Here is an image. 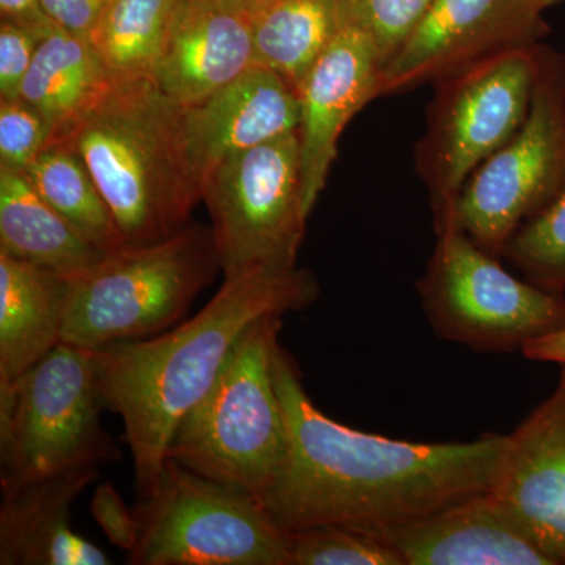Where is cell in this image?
Masks as SVG:
<instances>
[{
	"label": "cell",
	"mask_w": 565,
	"mask_h": 565,
	"mask_svg": "<svg viewBox=\"0 0 565 565\" xmlns=\"http://www.w3.org/2000/svg\"><path fill=\"white\" fill-rule=\"evenodd\" d=\"M106 0H41L44 13L58 29L90 39Z\"/></svg>",
	"instance_id": "31"
},
{
	"label": "cell",
	"mask_w": 565,
	"mask_h": 565,
	"mask_svg": "<svg viewBox=\"0 0 565 565\" xmlns=\"http://www.w3.org/2000/svg\"><path fill=\"white\" fill-rule=\"evenodd\" d=\"M434 225L437 244L416 289L438 337L473 351L511 353L565 329L564 294L509 274L452 214Z\"/></svg>",
	"instance_id": "7"
},
{
	"label": "cell",
	"mask_w": 565,
	"mask_h": 565,
	"mask_svg": "<svg viewBox=\"0 0 565 565\" xmlns=\"http://www.w3.org/2000/svg\"><path fill=\"white\" fill-rule=\"evenodd\" d=\"M111 84L90 41L55 28L41 40L20 98L50 121L55 141L106 95Z\"/></svg>",
	"instance_id": "21"
},
{
	"label": "cell",
	"mask_w": 565,
	"mask_h": 565,
	"mask_svg": "<svg viewBox=\"0 0 565 565\" xmlns=\"http://www.w3.org/2000/svg\"><path fill=\"white\" fill-rule=\"evenodd\" d=\"M384 63L359 29L344 25L299 88L300 172L305 207L313 212L349 121L382 96Z\"/></svg>",
	"instance_id": "13"
},
{
	"label": "cell",
	"mask_w": 565,
	"mask_h": 565,
	"mask_svg": "<svg viewBox=\"0 0 565 565\" xmlns=\"http://www.w3.org/2000/svg\"><path fill=\"white\" fill-rule=\"evenodd\" d=\"M370 533L405 565H556L492 490Z\"/></svg>",
	"instance_id": "15"
},
{
	"label": "cell",
	"mask_w": 565,
	"mask_h": 565,
	"mask_svg": "<svg viewBox=\"0 0 565 565\" xmlns=\"http://www.w3.org/2000/svg\"><path fill=\"white\" fill-rule=\"evenodd\" d=\"M181 121L202 195L204 178L218 163L297 131L299 93L274 71L255 65L202 102L181 107Z\"/></svg>",
	"instance_id": "16"
},
{
	"label": "cell",
	"mask_w": 565,
	"mask_h": 565,
	"mask_svg": "<svg viewBox=\"0 0 565 565\" xmlns=\"http://www.w3.org/2000/svg\"><path fill=\"white\" fill-rule=\"evenodd\" d=\"M273 373L288 448L262 504L282 533L323 525L375 530L490 492L497 484L508 435L415 444L362 433L316 407L296 359L280 341Z\"/></svg>",
	"instance_id": "1"
},
{
	"label": "cell",
	"mask_w": 565,
	"mask_h": 565,
	"mask_svg": "<svg viewBox=\"0 0 565 565\" xmlns=\"http://www.w3.org/2000/svg\"><path fill=\"white\" fill-rule=\"evenodd\" d=\"M54 140L52 126L31 104L0 99V167L24 172Z\"/></svg>",
	"instance_id": "28"
},
{
	"label": "cell",
	"mask_w": 565,
	"mask_h": 565,
	"mask_svg": "<svg viewBox=\"0 0 565 565\" xmlns=\"http://www.w3.org/2000/svg\"><path fill=\"white\" fill-rule=\"evenodd\" d=\"M285 535L289 565H405L399 553L370 531L323 525Z\"/></svg>",
	"instance_id": "26"
},
{
	"label": "cell",
	"mask_w": 565,
	"mask_h": 565,
	"mask_svg": "<svg viewBox=\"0 0 565 565\" xmlns=\"http://www.w3.org/2000/svg\"><path fill=\"white\" fill-rule=\"evenodd\" d=\"M0 252L70 278L107 255L47 203L22 170L0 167Z\"/></svg>",
	"instance_id": "20"
},
{
	"label": "cell",
	"mask_w": 565,
	"mask_h": 565,
	"mask_svg": "<svg viewBox=\"0 0 565 565\" xmlns=\"http://www.w3.org/2000/svg\"><path fill=\"white\" fill-rule=\"evenodd\" d=\"M552 394L508 434L492 493L539 546L565 565V364Z\"/></svg>",
	"instance_id": "14"
},
{
	"label": "cell",
	"mask_w": 565,
	"mask_h": 565,
	"mask_svg": "<svg viewBox=\"0 0 565 565\" xmlns=\"http://www.w3.org/2000/svg\"><path fill=\"white\" fill-rule=\"evenodd\" d=\"M134 514L132 565H289L286 535L256 498L173 459Z\"/></svg>",
	"instance_id": "9"
},
{
	"label": "cell",
	"mask_w": 565,
	"mask_h": 565,
	"mask_svg": "<svg viewBox=\"0 0 565 565\" xmlns=\"http://www.w3.org/2000/svg\"><path fill=\"white\" fill-rule=\"evenodd\" d=\"M215 2L226 3V6L239 7V9L250 10L262 0H215Z\"/></svg>",
	"instance_id": "34"
},
{
	"label": "cell",
	"mask_w": 565,
	"mask_h": 565,
	"mask_svg": "<svg viewBox=\"0 0 565 565\" xmlns=\"http://www.w3.org/2000/svg\"><path fill=\"white\" fill-rule=\"evenodd\" d=\"M255 65L250 10L177 0L152 81L170 102L188 107Z\"/></svg>",
	"instance_id": "17"
},
{
	"label": "cell",
	"mask_w": 565,
	"mask_h": 565,
	"mask_svg": "<svg viewBox=\"0 0 565 565\" xmlns=\"http://www.w3.org/2000/svg\"><path fill=\"white\" fill-rule=\"evenodd\" d=\"M250 14L256 65L297 93L344 28L343 0H262Z\"/></svg>",
	"instance_id": "22"
},
{
	"label": "cell",
	"mask_w": 565,
	"mask_h": 565,
	"mask_svg": "<svg viewBox=\"0 0 565 565\" xmlns=\"http://www.w3.org/2000/svg\"><path fill=\"white\" fill-rule=\"evenodd\" d=\"M522 353L533 362L565 364V329L533 341Z\"/></svg>",
	"instance_id": "33"
},
{
	"label": "cell",
	"mask_w": 565,
	"mask_h": 565,
	"mask_svg": "<svg viewBox=\"0 0 565 565\" xmlns=\"http://www.w3.org/2000/svg\"><path fill=\"white\" fill-rule=\"evenodd\" d=\"M55 141L73 148L90 170L122 247L173 236L202 202L185 150L181 107L152 79L111 84Z\"/></svg>",
	"instance_id": "3"
},
{
	"label": "cell",
	"mask_w": 565,
	"mask_h": 565,
	"mask_svg": "<svg viewBox=\"0 0 565 565\" xmlns=\"http://www.w3.org/2000/svg\"><path fill=\"white\" fill-rule=\"evenodd\" d=\"M542 43L493 55L435 82L426 132L416 145V172L429 191L434 222L530 114Z\"/></svg>",
	"instance_id": "8"
},
{
	"label": "cell",
	"mask_w": 565,
	"mask_h": 565,
	"mask_svg": "<svg viewBox=\"0 0 565 565\" xmlns=\"http://www.w3.org/2000/svg\"><path fill=\"white\" fill-rule=\"evenodd\" d=\"M545 0H433L382 71V95L424 84L503 52L541 43Z\"/></svg>",
	"instance_id": "12"
},
{
	"label": "cell",
	"mask_w": 565,
	"mask_h": 565,
	"mask_svg": "<svg viewBox=\"0 0 565 565\" xmlns=\"http://www.w3.org/2000/svg\"><path fill=\"white\" fill-rule=\"evenodd\" d=\"M565 2V0H545L546 9H550V7L556 6V3Z\"/></svg>",
	"instance_id": "35"
},
{
	"label": "cell",
	"mask_w": 565,
	"mask_h": 565,
	"mask_svg": "<svg viewBox=\"0 0 565 565\" xmlns=\"http://www.w3.org/2000/svg\"><path fill=\"white\" fill-rule=\"evenodd\" d=\"M221 269L212 230L203 225L109 252L68 278L61 343L99 351L158 337L188 315Z\"/></svg>",
	"instance_id": "5"
},
{
	"label": "cell",
	"mask_w": 565,
	"mask_h": 565,
	"mask_svg": "<svg viewBox=\"0 0 565 565\" xmlns=\"http://www.w3.org/2000/svg\"><path fill=\"white\" fill-rule=\"evenodd\" d=\"M0 21L29 29L41 36L57 28L44 13L41 0H0Z\"/></svg>",
	"instance_id": "32"
},
{
	"label": "cell",
	"mask_w": 565,
	"mask_h": 565,
	"mask_svg": "<svg viewBox=\"0 0 565 565\" xmlns=\"http://www.w3.org/2000/svg\"><path fill=\"white\" fill-rule=\"evenodd\" d=\"M177 0H106L93 29V50L114 84L152 79Z\"/></svg>",
	"instance_id": "23"
},
{
	"label": "cell",
	"mask_w": 565,
	"mask_h": 565,
	"mask_svg": "<svg viewBox=\"0 0 565 565\" xmlns=\"http://www.w3.org/2000/svg\"><path fill=\"white\" fill-rule=\"evenodd\" d=\"M68 278L0 252V394L61 344Z\"/></svg>",
	"instance_id": "19"
},
{
	"label": "cell",
	"mask_w": 565,
	"mask_h": 565,
	"mask_svg": "<svg viewBox=\"0 0 565 565\" xmlns=\"http://www.w3.org/2000/svg\"><path fill=\"white\" fill-rule=\"evenodd\" d=\"M40 195L103 250L122 247L120 232L90 170L63 141H52L24 170Z\"/></svg>",
	"instance_id": "24"
},
{
	"label": "cell",
	"mask_w": 565,
	"mask_h": 565,
	"mask_svg": "<svg viewBox=\"0 0 565 565\" xmlns=\"http://www.w3.org/2000/svg\"><path fill=\"white\" fill-rule=\"evenodd\" d=\"M225 277L297 267L305 207L299 136L285 134L225 159L202 184Z\"/></svg>",
	"instance_id": "10"
},
{
	"label": "cell",
	"mask_w": 565,
	"mask_h": 565,
	"mask_svg": "<svg viewBox=\"0 0 565 565\" xmlns=\"http://www.w3.org/2000/svg\"><path fill=\"white\" fill-rule=\"evenodd\" d=\"M90 512L95 522L107 535L110 544L132 552L139 541V523L134 509H129L110 481L96 487L90 501Z\"/></svg>",
	"instance_id": "30"
},
{
	"label": "cell",
	"mask_w": 565,
	"mask_h": 565,
	"mask_svg": "<svg viewBox=\"0 0 565 565\" xmlns=\"http://www.w3.org/2000/svg\"><path fill=\"white\" fill-rule=\"evenodd\" d=\"M103 408L95 351L55 345L0 394V487L117 460Z\"/></svg>",
	"instance_id": "6"
},
{
	"label": "cell",
	"mask_w": 565,
	"mask_h": 565,
	"mask_svg": "<svg viewBox=\"0 0 565 565\" xmlns=\"http://www.w3.org/2000/svg\"><path fill=\"white\" fill-rule=\"evenodd\" d=\"M430 3L433 0H343L344 25L359 29L371 40L385 68Z\"/></svg>",
	"instance_id": "27"
},
{
	"label": "cell",
	"mask_w": 565,
	"mask_h": 565,
	"mask_svg": "<svg viewBox=\"0 0 565 565\" xmlns=\"http://www.w3.org/2000/svg\"><path fill=\"white\" fill-rule=\"evenodd\" d=\"M565 185V55L542 44L533 103L522 128L465 182L449 214L479 247L504 245Z\"/></svg>",
	"instance_id": "11"
},
{
	"label": "cell",
	"mask_w": 565,
	"mask_h": 565,
	"mask_svg": "<svg viewBox=\"0 0 565 565\" xmlns=\"http://www.w3.org/2000/svg\"><path fill=\"white\" fill-rule=\"evenodd\" d=\"M282 316L259 319L234 345L210 392L182 418L167 449L193 473L262 503L280 470L288 430L273 373Z\"/></svg>",
	"instance_id": "4"
},
{
	"label": "cell",
	"mask_w": 565,
	"mask_h": 565,
	"mask_svg": "<svg viewBox=\"0 0 565 565\" xmlns=\"http://www.w3.org/2000/svg\"><path fill=\"white\" fill-rule=\"evenodd\" d=\"M99 476V467L2 487L0 564L109 565L103 548L71 527L74 501Z\"/></svg>",
	"instance_id": "18"
},
{
	"label": "cell",
	"mask_w": 565,
	"mask_h": 565,
	"mask_svg": "<svg viewBox=\"0 0 565 565\" xmlns=\"http://www.w3.org/2000/svg\"><path fill=\"white\" fill-rule=\"evenodd\" d=\"M319 294L315 275L299 267L232 275L195 318L95 351L99 394L125 424L139 500L156 489L178 424L210 392L248 327L305 310Z\"/></svg>",
	"instance_id": "2"
},
{
	"label": "cell",
	"mask_w": 565,
	"mask_h": 565,
	"mask_svg": "<svg viewBox=\"0 0 565 565\" xmlns=\"http://www.w3.org/2000/svg\"><path fill=\"white\" fill-rule=\"evenodd\" d=\"M44 36L0 21V99H18Z\"/></svg>",
	"instance_id": "29"
},
{
	"label": "cell",
	"mask_w": 565,
	"mask_h": 565,
	"mask_svg": "<svg viewBox=\"0 0 565 565\" xmlns=\"http://www.w3.org/2000/svg\"><path fill=\"white\" fill-rule=\"evenodd\" d=\"M501 256L525 280L546 291L565 294V185L509 237Z\"/></svg>",
	"instance_id": "25"
}]
</instances>
